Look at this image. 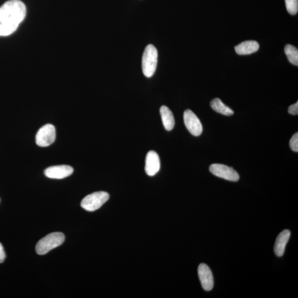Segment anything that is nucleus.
Returning <instances> with one entry per match:
<instances>
[{"label":"nucleus","mask_w":298,"mask_h":298,"mask_svg":"<svg viewBox=\"0 0 298 298\" xmlns=\"http://www.w3.org/2000/svg\"><path fill=\"white\" fill-rule=\"evenodd\" d=\"M260 45L255 41H247L242 42L235 47L236 52L239 55H249L259 50Z\"/></svg>","instance_id":"f8f14e48"},{"label":"nucleus","mask_w":298,"mask_h":298,"mask_svg":"<svg viewBox=\"0 0 298 298\" xmlns=\"http://www.w3.org/2000/svg\"><path fill=\"white\" fill-rule=\"evenodd\" d=\"M160 112L164 128L168 131L172 130L175 121L171 110L167 107L163 106L160 108Z\"/></svg>","instance_id":"ddd939ff"},{"label":"nucleus","mask_w":298,"mask_h":298,"mask_svg":"<svg viewBox=\"0 0 298 298\" xmlns=\"http://www.w3.org/2000/svg\"><path fill=\"white\" fill-rule=\"evenodd\" d=\"M56 138L55 128L51 124L42 127L35 137L36 144L41 147H46L54 143Z\"/></svg>","instance_id":"39448f33"},{"label":"nucleus","mask_w":298,"mask_h":298,"mask_svg":"<svg viewBox=\"0 0 298 298\" xmlns=\"http://www.w3.org/2000/svg\"><path fill=\"white\" fill-rule=\"evenodd\" d=\"M284 52L289 61L293 65H298V50L295 46L287 44L284 48Z\"/></svg>","instance_id":"2eb2a0df"},{"label":"nucleus","mask_w":298,"mask_h":298,"mask_svg":"<svg viewBox=\"0 0 298 298\" xmlns=\"http://www.w3.org/2000/svg\"><path fill=\"white\" fill-rule=\"evenodd\" d=\"M109 198V194L103 191L93 193L82 199L81 206L87 211H95L103 206Z\"/></svg>","instance_id":"20e7f679"},{"label":"nucleus","mask_w":298,"mask_h":298,"mask_svg":"<svg viewBox=\"0 0 298 298\" xmlns=\"http://www.w3.org/2000/svg\"><path fill=\"white\" fill-rule=\"evenodd\" d=\"M198 276L204 290L210 291L214 287V278L211 270L206 264L199 265L198 269Z\"/></svg>","instance_id":"6e6552de"},{"label":"nucleus","mask_w":298,"mask_h":298,"mask_svg":"<svg viewBox=\"0 0 298 298\" xmlns=\"http://www.w3.org/2000/svg\"><path fill=\"white\" fill-rule=\"evenodd\" d=\"M288 12L292 15H295L298 11V0H285Z\"/></svg>","instance_id":"dca6fc26"},{"label":"nucleus","mask_w":298,"mask_h":298,"mask_svg":"<svg viewBox=\"0 0 298 298\" xmlns=\"http://www.w3.org/2000/svg\"><path fill=\"white\" fill-rule=\"evenodd\" d=\"M291 237V231L284 230L280 233L275 240L274 251L278 257H282L285 251L286 246Z\"/></svg>","instance_id":"9b49d317"},{"label":"nucleus","mask_w":298,"mask_h":298,"mask_svg":"<svg viewBox=\"0 0 298 298\" xmlns=\"http://www.w3.org/2000/svg\"><path fill=\"white\" fill-rule=\"evenodd\" d=\"M289 113L292 115H298V102H297L294 105H292L289 107L288 108Z\"/></svg>","instance_id":"a211bd4d"},{"label":"nucleus","mask_w":298,"mask_h":298,"mask_svg":"<svg viewBox=\"0 0 298 298\" xmlns=\"http://www.w3.org/2000/svg\"><path fill=\"white\" fill-rule=\"evenodd\" d=\"M210 170L212 174L226 180L237 182L240 179L239 173L234 169L224 164H212Z\"/></svg>","instance_id":"423d86ee"},{"label":"nucleus","mask_w":298,"mask_h":298,"mask_svg":"<svg viewBox=\"0 0 298 298\" xmlns=\"http://www.w3.org/2000/svg\"><path fill=\"white\" fill-rule=\"evenodd\" d=\"M26 7L20 0H9L0 7V37L15 32L26 15Z\"/></svg>","instance_id":"f257e3e1"},{"label":"nucleus","mask_w":298,"mask_h":298,"mask_svg":"<svg viewBox=\"0 0 298 298\" xmlns=\"http://www.w3.org/2000/svg\"><path fill=\"white\" fill-rule=\"evenodd\" d=\"M65 241L63 233L56 232L48 234L38 242L35 250L39 255H44L53 249L61 245Z\"/></svg>","instance_id":"7ed1b4c3"},{"label":"nucleus","mask_w":298,"mask_h":298,"mask_svg":"<svg viewBox=\"0 0 298 298\" xmlns=\"http://www.w3.org/2000/svg\"><path fill=\"white\" fill-rule=\"evenodd\" d=\"M158 52L152 44L146 46L142 57V70L146 77L151 78L157 69Z\"/></svg>","instance_id":"f03ea898"},{"label":"nucleus","mask_w":298,"mask_h":298,"mask_svg":"<svg viewBox=\"0 0 298 298\" xmlns=\"http://www.w3.org/2000/svg\"><path fill=\"white\" fill-rule=\"evenodd\" d=\"M185 126L189 131L194 136L201 135L203 132L202 124L192 110L188 109L184 114Z\"/></svg>","instance_id":"0eeeda50"},{"label":"nucleus","mask_w":298,"mask_h":298,"mask_svg":"<svg viewBox=\"0 0 298 298\" xmlns=\"http://www.w3.org/2000/svg\"><path fill=\"white\" fill-rule=\"evenodd\" d=\"M6 258V253L4 252L2 244L0 243V264L2 263Z\"/></svg>","instance_id":"6ab92c4d"},{"label":"nucleus","mask_w":298,"mask_h":298,"mask_svg":"<svg viewBox=\"0 0 298 298\" xmlns=\"http://www.w3.org/2000/svg\"><path fill=\"white\" fill-rule=\"evenodd\" d=\"M160 168V161L158 154L154 151H150L146 155L145 170L147 175L153 176L157 174Z\"/></svg>","instance_id":"9d476101"},{"label":"nucleus","mask_w":298,"mask_h":298,"mask_svg":"<svg viewBox=\"0 0 298 298\" xmlns=\"http://www.w3.org/2000/svg\"><path fill=\"white\" fill-rule=\"evenodd\" d=\"M290 147L293 151L295 152L298 151V133H296L293 135L290 140Z\"/></svg>","instance_id":"f3484780"},{"label":"nucleus","mask_w":298,"mask_h":298,"mask_svg":"<svg viewBox=\"0 0 298 298\" xmlns=\"http://www.w3.org/2000/svg\"><path fill=\"white\" fill-rule=\"evenodd\" d=\"M74 172L72 167L68 165H59L48 167L44 171V174L50 179H63L69 177Z\"/></svg>","instance_id":"1a4fd4ad"},{"label":"nucleus","mask_w":298,"mask_h":298,"mask_svg":"<svg viewBox=\"0 0 298 298\" xmlns=\"http://www.w3.org/2000/svg\"><path fill=\"white\" fill-rule=\"evenodd\" d=\"M211 106L212 108L216 112L227 115V116H230L234 114V111L228 108V106H226L221 100L217 99V98L211 101Z\"/></svg>","instance_id":"4468645a"}]
</instances>
